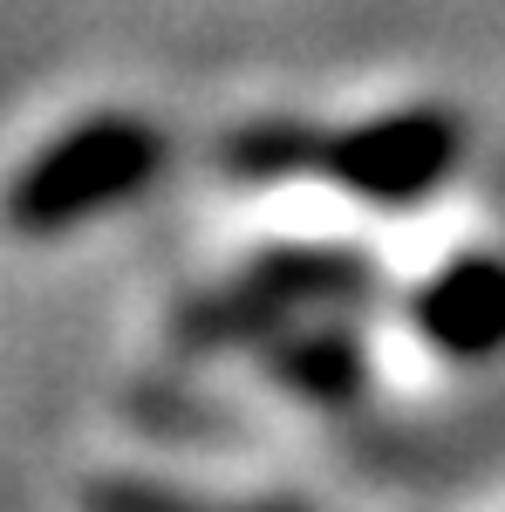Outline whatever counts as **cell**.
<instances>
[{
    "label": "cell",
    "mask_w": 505,
    "mask_h": 512,
    "mask_svg": "<svg viewBox=\"0 0 505 512\" xmlns=\"http://www.w3.org/2000/svg\"><path fill=\"white\" fill-rule=\"evenodd\" d=\"M376 301H383V267L362 246L273 239V246H253L233 274L192 287L171 308L164 335L185 362H212V355H253L308 315H362Z\"/></svg>",
    "instance_id": "obj_1"
},
{
    "label": "cell",
    "mask_w": 505,
    "mask_h": 512,
    "mask_svg": "<svg viewBox=\"0 0 505 512\" xmlns=\"http://www.w3.org/2000/svg\"><path fill=\"white\" fill-rule=\"evenodd\" d=\"M164 171V130L130 110H96L48 137L14 178V233L55 239L117 212Z\"/></svg>",
    "instance_id": "obj_2"
},
{
    "label": "cell",
    "mask_w": 505,
    "mask_h": 512,
    "mask_svg": "<svg viewBox=\"0 0 505 512\" xmlns=\"http://www.w3.org/2000/svg\"><path fill=\"white\" fill-rule=\"evenodd\" d=\"M465 164V117L451 103H403L389 117L328 130L321 178H335L355 205L410 212Z\"/></svg>",
    "instance_id": "obj_3"
},
{
    "label": "cell",
    "mask_w": 505,
    "mask_h": 512,
    "mask_svg": "<svg viewBox=\"0 0 505 512\" xmlns=\"http://www.w3.org/2000/svg\"><path fill=\"white\" fill-rule=\"evenodd\" d=\"M410 328L451 362L505 355V253H458L410 294Z\"/></svg>",
    "instance_id": "obj_4"
},
{
    "label": "cell",
    "mask_w": 505,
    "mask_h": 512,
    "mask_svg": "<svg viewBox=\"0 0 505 512\" xmlns=\"http://www.w3.org/2000/svg\"><path fill=\"white\" fill-rule=\"evenodd\" d=\"M273 390L301 396L314 410H349L369 396V335L362 315H308L253 349Z\"/></svg>",
    "instance_id": "obj_5"
},
{
    "label": "cell",
    "mask_w": 505,
    "mask_h": 512,
    "mask_svg": "<svg viewBox=\"0 0 505 512\" xmlns=\"http://www.w3.org/2000/svg\"><path fill=\"white\" fill-rule=\"evenodd\" d=\"M321 158H328V130L308 117H253L226 130L212 151V164L239 185H280V178L321 171Z\"/></svg>",
    "instance_id": "obj_6"
},
{
    "label": "cell",
    "mask_w": 505,
    "mask_h": 512,
    "mask_svg": "<svg viewBox=\"0 0 505 512\" xmlns=\"http://www.w3.org/2000/svg\"><path fill=\"white\" fill-rule=\"evenodd\" d=\"M82 512H314L308 499H212L164 478H89Z\"/></svg>",
    "instance_id": "obj_7"
},
{
    "label": "cell",
    "mask_w": 505,
    "mask_h": 512,
    "mask_svg": "<svg viewBox=\"0 0 505 512\" xmlns=\"http://www.w3.org/2000/svg\"><path fill=\"white\" fill-rule=\"evenodd\" d=\"M130 424L151 431V437H178V444H219V437L246 431L233 417V403L178 390V383H137V390H130Z\"/></svg>",
    "instance_id": "obj_8"
}]
</instances>
